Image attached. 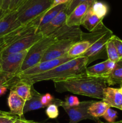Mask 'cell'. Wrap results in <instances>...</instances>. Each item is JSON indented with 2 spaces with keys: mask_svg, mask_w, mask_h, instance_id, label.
Listing matches in <instances>:
<instances>
[{
  "mask_svg": "<svg viewBox=\"0 0 122 123\" xmlns=\"http://www.w3.org/2000/svg\"><path fill=\"white\" fill-rule=\"evenodd\" d=\"M58 92H70L102 100L106 82L104 78L90 77L86 74L53 82Z\"/></svg>",
  "mask_w": 122,
  "mask_h": 123,
  "instance_id": "cell-1",
  "label": "cell"
},
{
  "mask_svg": "<svg viewBox=\"0 0 122 123\" xmlns=\"http://www.w3.org/2000/svg\"><path fill=\"white\" fill-rule=\"evenodd\" d=\"M87 58L80 56L63 63L42 74L27 78H19L14 76L16 81H22L33 85L35 83L45 80L58 81L68 78L84 75L87 67Z\"/></svg>",
  "mask_w": 122,
  "mask_h": 123,
  "instance_id": "cell-2",
  "label": "cell"
},
{
  "mask_svg": "<svg viewBox=\"0 0 122 123\" xmlns=\"http://www.w3.org/2000/svg\"><path fill=\"white\" fill-rule=\"evenodd\" d=\"M53 0H27L17 10V19L22 25L28 24L44 14L51 7Z\"/></svg>",
  "mask_w": 122,
  "mask_h": 123,
  "instance_id": "cell-3",
  "label": "cell"
},
{
  "mask_svg": "<svg viewBox=\"0 0 122 123\" xmlns=\"http://www.w3.org/2000/svg\"><path fill=\"white\" fill-rule=\"evenodd\" d=\"M56 42L57 40L55 37L51 34L50 36H45L35 43L28 49L27 55L20 68V73L39 63L47 49L51 44Z\"/></svg>",
  "mask_w": 122,
  "mask_h": 123,
  "instance_id": "cell-4",
  "label": "cell"
},
{
  "mask_svg": "<svg viewBox=\"0 0 122 123\" xmlns=\"http://www.w3.org/2000/svg\"><path fill=\"white\" fill-rule=\"evenodd\" d=\"M73 59H74V58L70 57L67 55V56L60 58L40 62L35 66L19 73L18 74L16 75V76L19 78H27V77H31L42 74V73L48 72V71L62 64L71 61Z\"/></svg>",
  "mask_w": 122,
  "mask_h": 123,
  "instance_id": "cell-5",
  "label": "cell"
},
{
  "mask_svg": "<svg viewBox=\"0 0 122 123\" xmlns=\"http://www.w3.org/2000/svg\"><path fill=\"white\" fill-rule=\"evenodd\" d=\"M93 102V100L83 101L78 105L73 107L61 106L69 116V121L68 123H78L84 120H93L97 123L100 121L99 118L93 117L88 113L89 108Z\"/></svg>",
  "mask_w": 122,
  "mask_h": 123,
  "instance_id": "cell-6",
  "label": "cell"
},
{
  "mask_svg": "<svg viewBox=\"0 0 122 123\" xmlns=\"http://www.w3.org/2000/svg\"><path fill=\"white\" fill-rule=\"evenodd\" d=\"M28 51V49L21 52L0 56V62L2 72L14 76L20 73V68L27 55Z\"/></svg>",
  "mask_w": 122,
  "mask_h": 123,
  "instance_id": "cell-7",
  "label": "cell"
},
{
  "mask_svg": "<svg viewBox=\"0 0 122 123\" xmlns=\"http://www.w3.org/2000/svg\"><path fill=\"white\" fill-rule=\"evenodd\" d=\"M113 35L112 31L110 30L101 38L94 42L90 46L88 50L81 56L87 58V66L92 63L93 61H96L98 59H104L107 56L106 44Z\"/></svg>",
  "mask_w": 122,
  "mask_h": 123,
  "instance_id": "cell-8",
  "label": "cell"
},
{
  "mask_svg": "<svg viewBox=\"0 0 122 123\" xmlns=\"http://www.w3.org/2000/svg\"><path fill=\"white\" fill-rule=\"evenodd\" d=\"M44 36L41 34L37 33V32L27 35L6 48L2 52L1 56L21 52L24 50L29 49L35 43L40 40Z\"/></svg>",
  "mask_w": 122,
  "mask_h": 123,
  "instance_id": "cell-9",
  "label": "cell"
},
{
  "mask_svg": "<svg viewBox=\"0 0 122 123\" xmlns=\"http://www.w3.org/2000/svg\"><path fill=\"white\" fill-rule=\"evenodd\" d=\"M75 43L77 42L72 40L57 41L51 44L50 48L47 49L41 62L55 60L67 56L70 48Z\"/></svg>",
  "mask_w": 122,
  "mask_h": 123,
  "instance_id": "cell-10",
  "label": "cell"
},
{
  "mask_svg": "<svg viewBox=\"0 0 122 123\" xmlns=\"http://www.w3.org/2000/svg\"><path fill=\"white\" fill-rule=\"evenodd\" d=\"M83 32L80 26H68L64 24L52 34L57 41L72 40L78 42L82 40Z\"/></svg>",
  "mask_w": 122,
  "mask_h": 123,
  "instance_id": "cell-11",
  "label": "cell"
},
{
  "mask_svg": "<svg viewBox=\"0 0 122 123\" xmlns=\"http://www.w3.org/2000/svg\"><path fill=\"white\" fill-rule=\"evenodd\" d=\"M22 25L17 19V11L10 12L0 19V38L10 33Z\"/></svg>",
  "mask_w": 122,
  "mask_h": 123,
  "instance_id": "cell-12",
  "label": "cell"
},
{
  "mask_svg": "<svg viewBox=\"0 0 122 123\" xmlns=\"http://www.w3.org/2000/svg\"><path fill=\"white\" fill-rule=\"evenodd\" d=\"M92 5V3L89 2L78 5L68 16L66 25L68 26H80L82 25L84 19Z\"/></svg>",
  "mask_w": 122,
  "mask_h": 123,
  "instance_id": "cell-13",
  "label": "cell"
},
{
  "mask_svg": "<svg viewBox=\"0 0 122 123\" xmlns=\"http://www.w3.org/2000/svg\"><path fill=\"white\" fill-rule=\"evenodd\" d=\"M68 16L67 9L61 11L49 24L37 30L36 32L41 34L44 37L52 34L62 25L65 24Z\"/></svg>",
  "mask_w": 122,
  "mask_h": 123,
  "instance_id": "cell-14",
  "label": "cell"
},
{
  "mask_svg": "<svg viewBox=\"0 0 122 123\" xmlns=\"http://www.w3.org/2000/svg\"><path fill=\"white\" fill-rule=\"evenodd\" d=\"M102 101L110 108H116L122 111V94L118 88L106 87L104 90Z\"/></svg>",
  "mask_w": 122,
  "mask_h": 123,
  "instance_id": "cell-15",
  "label": "cell"
},
{
  "mask_svg": "<svg viewBox=\"0 0 122 123\" xmlns=\"http://www.w3.org/2000/svg\"><path fill=\"white\" fill-rule=\"evenodd\" d=\"M7 103L11 113L17 115L20 118H24L23 109L25 101L18 96L15 91L10 90L7 98Z\"/></svg>",
  "mask_w": 122,
  "mask_h": 123,
  "instance_id": "cell-16",
  "label": "cell"
},
{
  "mask_svg": "<svg viewBox=\"0 0 122 123\" xmlns=\"http://www.w3.org/2000/svg\"><path fill=\"white\" fill-rule=\"evenodd\" d=\"M68 4H69V3L64 4H61L59 5V6H56V7L50 8L45 13L42 14L40 17H39V22H38V28H37V30H39L41 28L43 27L45 25L49 24L61 11L67 9L68 6Z\"/></svg>",
  "mask_w": 122,
  "mask_h": 123,
  "instance_id": "cell-17",
  "label": "cell"
},
{
  "mask_svg": "<svg viewBox=\"0 0 122 123\" xmlns=\"http://www.w3.org/2000/svg\"><path fill=\"white\" fill-rule=\"evenodd\" d=\"M102 20L103 19L98 18L90 8L84 19L82 25L90 32H93L100 29L105 25Z\"/></svg>",
  "mask_w": 122,
  "mask_h": 123,
  "instance_id": "cell-18",
  "label": "cell"
},
{
  "mask_svg": "<svg viewBox=\"0 0 122 123\" xmlns=\"http://www.w3.org/2000/svg\"><path fill=\"white\" fill-rule=\"evenodd\" d=\"M31 98L25 102L23 109L24 114L28 112L45 108L41 102V98L43 94L37 92L33 88V85H32L31 86Z\"/></svg>",
  "mask_w": 122,
  "mask_h": 123,
  "instance_id": "cell-19",
  "label": "cell"
},
{
  "mask_svg": "<svg viewBox=\"0 0 122 123\" xmlns=\"http://www.w3.org/2000/svg\"><path fill=\"white\" fill-rule=\"evenodd\" d=\"M106 84L109 85L116 84L122 85V59L116 62V65L113 70L104 77Z\"/></svg>",
  "mask_w": 122,
  "mask_h": 123,
  "instance_id": "cell-20",
  "label": "cell"
},
{
  "mask_svg": "<svg viewBox=\"0 0 122 123\" xmlns=\"http://www.w3.org/2000/svg\"><path fill=\"white\" fill-rule=\"evenodd\" d=\"M31 86L32 85L27 83L17 80L10 90L15 91L18 96L26 102L31 98Z\"/></svg>",
  "mask_w": 122,
  "mask_h": 123,
  "instance_id": "cell-21",
  "label": "cell"
},
{
  "mask_svg": "<svg viewBox=\"0 0 122 123\" xmlns=\"http://www.w3.org/2000/svg\"><path fill=\"white\" fill-rule=\"evenodd\" d=\"M92 45L88 41L81 40L73 44L68 51L67 55L70 57L76 58L81 56Z\"/></svg>",
  "mask_w": 122,
  "mask_h": 123,
  "instance_id": "cell-22",
  "label": "cell"
},
{
  "mask_svg": "<svg viewBox=\"0 0 122 123\" xmlns=\"http://www.w3.org/2000/svg\"><path fill=\"white\" fill-rule=\"evenodd\" d=\"M108 73L109 72L106 68L105 61L96 64L91 67H87L86 70V75L90 77L104 78Z\"/></svg>",
  "mask_w": 122,
  "mask_h": 123,
  "instance_id": "cell-23",
  "label": "cell"
},
{
  "mask_svg": "<svg viewBox=\"0 0 122 123\" xmlns=\"http://www.w3.org/2000/svg\"><path fill=\"white\" fill-rule=\"evenodd\" d=\"M108 105L103 101L93 102L88 109V113L93 117L99 118L102 117L108 108Z\"/></svg>",
  "mask_w": 122,
  "mask_h": 123,
  "instance_id": "cell-24",
  "label": "cell"
},
{
  "mask_svg": "<svg viewBox=\"0 0 122 123\" xmlns=\"http://www.w3.org/2000/svg\"><path fill=\"white\" fill-rule=\"evenodd\" d=\"M90 8L95 15L102 19L107 15L109 12V6L107 4L98 0L92 4Z\"/></svg>",
  "mask_w": 122,
  "mask_h": 123,
  "instance_id": "cell-25",
  "label": "cell"
},
{
  "mask_svg": "<svg viewBox=\"0 0 122 123\" xmlns=\"http://www.w3.org/2000/svg\"><path fill=\"white\" fill-rule=\"evenodd\" d=\"M110 30V29L106 28L104 25L100 29L96 30V31H93V32H90V33L83 32L82 35V40H81L88 41V42H89L91 43V44H92L96 41H97L98 39L101 38L103 36H104Z\"/></svg>",
  "mask_w": 122,
  "mask_h": 123,
  "instance_id": "cell-26",
  "label": "cell"
},
{
  "mask_svg": "<svg viewBox=\"0 0 122 123\" xmlns=\"http://www.w3.org/2000/svg\"><path fill=\"white\" fill-rule=\"evenodd\" d=\"M106 50L108 59L115 62H117L120 60L117 49L114 44L111 38L109 40L106 44Z\"/></svg>",
  "mask_w": 122,
  "mask_h": 123,
  "instance_id": "cell-27",
  "label": "cell"
},
{
  "mask_svg": "<svg viewBox=\"0 0 122 123\" xmlns=\"http://www.w3.org/2000/svg\"><path fill=\"white\" fill-rule=\"evenodd\" d=\"M19 118L11 112L0 111V123H14Z\"/></svg>",
  "mask_w": 122,
  "mask_h": 123,
  "instance_id": "cell-28",
  "label": "cell"
},
{
  "mask_svg": "<svg viewBox=\"0 0 122 123\" xmlns=\"http://www.w3.org/2000/svg\"><path fill=\"white\" fill-rule=\"evenodd\" d=\"M45 112L50 119H56L59 116L58 106L54 103H51L46 107Z\"/></svg>",
  "mask_w": 122,
  "mask_h": 123,
  "instance_id": "cell-29",
  "label": "cell"
},
{
  "mask_svg": "<svg viewBox=\"0 0 122 123\" xmlns=\"http://www.w3.org/2000/svg\"><path fill=\"white\" fill-rule=\"evenodd\" d=\"M95 1H96V0H71L69 2L68 7L67 8V13H68V15H69L78 5L86 2H89L93 4Z\"/></svg>",
  "mask_w": 122,
  "mask_h": 123,
  "instance_id": "cell-30",
  "label": "cell"
},
{
  "mask_svg": "<svg viewBox=\"0 0 122 123\" xmlns=\"http://www.w3.org/2000/svg\"><path fill=\"white\" fill-rule=\"evenodd\" d=\"M102 117L108 123H114L117 118V112L110 107Z\"/></svg>",
  "mask_w": 122,
  "mask_h": 123,
  "instance_id": "cell-31",
  "label": "cell"
},
{
  "mask_svg": "<svg viewBox=\"0 0 122 123\" xmlns=\"http://www.w3.org/2000/svg\"><path fill=\"white\" fill-rule=\"evenodd\" d=\"M111 40H112L116 49H117L118 56L121 60L122 59V40L115 35H113L112 36Z\"/></svg>",
  "mask_w": 122,
  "mask_h": 123,
  "instance_id": "cell-32",
  "label": "cell"
},
{
  "mask_svg": "<svg viewBox=\"0 0 122 123\" xmlns=\"http://www.w3.org/2000/svg\"><path fill=\"white\" fill-rule=\"evenodd\" d=\"M55 99V98L50 94L46 93L45 94H43L41 98V102L46 108L48 105L52 103Z\"/></svg>",
  "mask_w": 122,
  "mask_h": 123,
  "instance_id": "cell-33",
  "label": "cell"
},
{
  "mask_svg": "<svg viewBox=\"0 0 122 123\" xmlns=\"http://www.w3.org/2000/svg\"><path fill=\"white\" fill-rule=\"evenodd\" d=\"M27 0H12L8 9L9 12L16 11Z\"/></svg>",
  "mask_w": 122,
  "mask_h": 123,
  "instance_id": "cell-34",
  "label": "cell"
},
{
  "mask_svg": "<svg viewBox=\"0 0 122 123\" xmlns=\"http://www.w3.org/2000/svg\"><path fill=\"white\" fill-rule=\"evenodd\" d=\"M11 1L12 0H3L2 6V7H1V18H2L4 16L6 15L7 13H8L9 12L8 9H9Z\"/></svg>",
  "mask_w": 122,
  "mask_h": 123,
  "instance_id": "cell-35",
  "label": "cell"
},
{
  "mask_svg": "<svg viewBox=\"0 0 122 123\" xmlns=\"http://www.w3.org/2000/svg\"><path fill=\"white\" fill-rule=\"evenodd\" d=\"M105 62H106V68H107L109 73H110V72H112V71L113 70L114 68L115 67H116V62L111 61V60H108V59L105 60Z\"/></svg>",
  "mask_w": 122,
  "mask_h": 123,
  "instance_id": "cell-36",
  "label": "cell"
},
{
  "mask_svg": "<svg viewBox=\"0 0 122 123\" xmlns=\"http://www.w3.org/2000/svg\"><path fill=\"white\" fill-rule=\"evenodd\" d=\"M71 1V0H53V3L52 5H51V8H53V7H55L56 6H59V5L61 4L69 3Z\"/></svg>",
  "mask_w": 122,
  "mask_h": 123,
  "instance_id": "cell-37",
  "label": "cell"
},
{
  "mask_svg": "<svg viewBox=\"0 0 122 123\" xmlns=\"http://www.w3.org/2000/svg\"><path fill=\"white\" fill-rule=\"evenodd\" d=\"M14 123H38V122H35L33 121H31V120H27L24 118H19L17 120H16Z\"/></svg>",
  "mask_w": 122,
  "mask_h": 123,
  "instance_id": "cell-38",
  "label": "cell"
},
{
  "mask_svg": "<svg viewBox=\"0 0 122 123\" xmlns=\"http://www.w3.org/2000/svg\"><path fill=\"white\" fill-rule=\"evenodd\" d=\"M7 91V88L5 86H0V96H2L6 93Z\"/></svg>",
  "mask_w": 122,
  "mask_h": 123,
  "instance_id": "cell-39",
  "label": "cell"
},
{
  "mask_svg": "<svg viewBox=\"0 0 122 123\" xmlns=\"http://www.w3.org/2000/svg\"><path fill=\"white\" fill-rule=\"evenodd\" d=\"M5 49H6V47H5L4 44L3 42H2V38H0V56H1L2 52Z\"/></svg>",
  "mask_w": 122,
  "mask_h": 123,
  "instance_id": "cell-40",
  "label": "cell"
},
{
  "mask_svg": "<svg viewBox=\"0 0 122 123\" xmlns=\"http://www.w3.org/2000/svg\"><path fill=\"white\" fill-rule=\"evenodd\" d=\"M2 2H3V0H0V18H1V7H2Z\"/></svg>",
  "mask_w": 122,
  "mask_h": 123,
  "instance_id": "cell-41",
  "label": "cell"
},
{
  "mask_svg": "<svg viewBox=\"0 0 122 123\" xmlns=\"http://www.w3.org/2000/svg\"><path fill=\"white\" fill-rule=\"evenodd\" d=\"M122 123V120H121V121H115V122L114 123H103V122H101V121H99V123Z\"/></svg>",
  "mask_w": 122,
  "mask_h": 123,
  "instance_id": "cell-42",
  "label": "cell"
},
{
  "mask_svg": "<svg viewBox=\"0 0 122 123\" xmlns=\"http://www.w3.org/2000/svg\"><path fill=\"white\" fill-rule=\"evenodd\" d=\"M118 89H119L120 91V92H122V85H120V88H118Z\"/></svg>",
  "mask_w": 122,
  "mask_h": 123,
  "instance_id": "cell-43",
  "label": "cell"
},
{
  "mask_svg": "<svg viewBox=\"0 0 122 123\" xmlns=\"http://www.w3.org/2000/svg\"><path fill=\"white\" fill-rule=\"evenodd\" d=\"M2 67H1V62H0V73L2 72Z\"/></svg>",
  "mask_w": 122,
  "mask_h": 123,
  "instance_id": "cell-44",
  "label": "cell"
},
{
  "mask_svg": "<svg viewBox=\"0 0 122 123\" xmlns=\"http://www.w3.org/2000/svg\"><path fill=\"white\" fill-rule=\"evenodd\" d=\"M121 60H122V59H121Z\"/></svg>",
  "mask_w": 122,
  "mask_h": 123,
  "instance_id": "cell-45",
  "label": "cell"
}]
</instances>
